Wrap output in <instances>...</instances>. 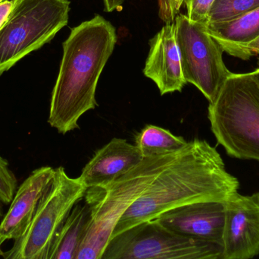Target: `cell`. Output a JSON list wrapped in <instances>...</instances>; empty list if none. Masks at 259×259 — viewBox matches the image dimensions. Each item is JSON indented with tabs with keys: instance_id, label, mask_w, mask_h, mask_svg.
I'll use <instances>...</instances> for the list:
<instances>
[{
	"instance_id": "obj_5",
	"label": "cell",
	"mask_w": 259,
	"mask_h": 259,
	"mask_svg": "<svg viewBox=\"0 0 259 259\" xmlns=\"http://www.w3.org/2000/svg\"><path fill=\"white\" fill-rule=\"evenodd\" d=\"M12 2L13 9L0 28V76L50 42L69 19V0Z\"/></svg>"
},
{
	"instance_id": "obj_13",
	"label": "cell",
	"mask_w": 259,
	"mask_h": 259,
	"mask_svg": "<svg viewBox=\"0 0 259 259\" xmlns=\"http://www.w3.org/2000/svg\"><path fill=\"white\" fill-rule=\"evenodd\" d=\"M143 158L136 144L114 138L96 152L78 178L88 190L104 188L140 164Z\"/></svg>"
},
{
	"instance_id": "obj_4",
	"label": "cell",
	"mask_w": 259,
	"mask_h": 259,
	"mask_svg": "<svg viewBox=\"0 0 259 259\" xmlns=\"http://www.w3.org/2000/svg\"><path fill=\"white\" fill-rule=\"evenodd\" d=\"M170 155L144 158L107 187L88 190L87 202L92 208L91 224L76 259L102 258L118 220L149 187Z\"/></svg>"
},
{
	"instance_id": "obj_10",
	"label": "cell",
	"mask_w": 259,
	"mask_h": 259,
	"mask_svg": "<svg viewBox=\"0 0 259 259\" xmlns=\"http://www.w3.org/2000/svg\"><path fill=\"white\" fill-rule=\"evenodd\" d=\"M156 220L184 237L222 245L224 202L207 201L187 204L162 213Z\"/></svg>"
},
{
	"instance_id": "obj_3",
	"label": "cell",
	"mask_w": 259,
	"mask_h": 259,
	"mask_svg": "<svg viewBox=\"0 0 259 259\" xmlns=\"http://www.w3.org/2000/svg\"><path fill=\"white\" fill-rule=\"evenodd\" d=\"M208 118L228 155L259 162V82L253 71L230 76L209 103Z\"/></svg>"
},
{
	"instance_id": "obj_9",
	"label": "cell",
	"mask_w": 259,
	"mask_h": 259,
	"mask_svg": "<svg viewBox=\"0 0 259 259\" xmlns=\"http://www.w3.org/2000/svg\"><path fill=\"white\" fill-rule=\"evenodd\" d=\"M225 204L221 259H251L259 255V192L238 193Z\"/></svg>"
},
{
	"instance_id": "obj_28",
	"label": "cell",
	"mask_w": 259,
	"mask_h": 259,
	"mask_svg": "<svg viewBox=\"0 0 259 259\" xmlns=\"http://www.w3.org/2000/svg\"><path fill=\"white\" fill-rule=\"evenodd\" d=\"M0 1H3V0H0Z\"/></svg>"
},
{
	"instance_id": "obj_25",
	"label": "cell",
	"mask_w": 259,
	"mask_h": 259,
	"mask_svg": "<svg viewBox=\"0 0 259 259\" xmlns=\"http://www.w3.org/2000/svg\"><path fill=\"white\" fill-rule=\"evenodd\" d=\"M254 75H255V78H256L257 80L259 82V68H257L255 71H253Z\"/></svg>"
},
{
	"instance_id": "obj_17",
	"label": "cell",
	"mask_w": 259,
	"mask_h": 259,
	"mask_svg": "<svg viewBox=\"0 0 259 259\" xmlns=\"http://www.w3.org/2000/svg\"><path fill=\"white\" fill-rule=\"evenodd\" d=\"M259 7V0H214L203 24L232 21Z\"/></svg>"
},
{
	"instance_id": "obj_26",
	"label": "cell",
	"mask_w": 259,
	"mask_h": 259,
	"mask_svg": "<svg viewBox=\"0 0 259 259\" xmlns=\"http://www.w3.org/2000/svg\"><path fill=\"white\" fill-rule=\"evenodd\" d=\"M3 240H2L1 237H0V256H1V257L3 254V251L2 250V249H1V246H2V245H3Z\"/></svg>"
},
{
	"instance_id": "obj_12",
	"label": "cell",
	"mask_w": 259,
	"mask_h": 259,
	"mask_svg": "<svg viewBox=\"0 0 259 259\" xmlns=\"http://www.w3.org/2000/svg\"><path fill=\"white\" fill-rule=\"evenodd\" d=\"M54 175L53 167H39L17 189L10 207L0 222V237L3 243L18 240L24 234Z\"/></svg>"
},
{
	"instance_id": "obj_16",
	"label": "cell",
	"mask_w": 259,
	"mask_h": 259,
	"mask_svg": "<svg viewBox=\"0 0 259 259\" xmlns=\"http://www.w3.org/2000/svg\"><path fill=\"white\" fill-rule=\"evenodd\" d=\"M136 146L143 158L162 156L175 153L187 145L188 141L176 136L167 129L147 125L136 137Z\"/></svg>"
},
{
	"instance_id": "obj_21",
	"label": "cell",
	"mask_w": 259,
	"mask_h": 259,
	"mask_svg": "<svg viewBox=\"0 0 259 259\" xmlns=\"http://www.w3.org/2000/svg\"><path fill=\"white\" fill-rule=\"evenodd\" d=\"M256 54H259V36L248 44L237 47L230 55L247 60L251 56Z\"/></svg>"
},
{
	"instance_id": "obj_11",
	"label": "cell",
	"mask_w": 259,
	"mask_h": 259,
	"mask_svg": "<svg viewBox=\"0 0 259 259\" xmlns=\"http://www.w3.org/2000/svg\"><path fill=\"white\" fill-rule=\"evenodd\" d=\"M143 74L155 82L161 95L181 92L187 84L175 22L167 23L149 41V52Z\"/></svg>"
},
{
	"instance_id": "obj_20",
	"label": "cell",
	"mask_w": 259,
	"mask_h": 259,
	"mask_svg": "<svg viewBox=\"0 0 259 259\" xmlns=\"http://www.w3.org/2000/svg\"><path fill=\"white\" fill-rule=\"evenodd\" d=\"M158 3L160 18L165 23L173 22L183 6L181 0H158Z\"/></svg>"
},
{
	"instance_id": "obj_24",
	"label": "cell",
	"mask_w": 259,
	"mask_h": 259,
	"mask_svg": "<svg viewBox=\"0 0 259 259\" xmlns=\"http://www.w3.org/2000/svg\"><path fill=\"white\" fill-rule=\"evenodd\" d=\"M4 210H3V203L0 201V220H2L4 216Z\"/></svg>"
},
{
	"instance_id": "obj_22",
	"label": "cell",
	"mask_w": 259,
	"mask_h": 259,
	"mask_svg": "<svg viewBox=\"0 0 259 259\" xmlns=\"http://www.w3.org/2000/svg\"><path fill=\"white\" fill-rule=\"evenodd\" d=\"M13 9L12 0L0 1V28L4 25Z\"/></svg>"
},
{
	"instance_id": "obj_23",
	"label": "cell",
	"mask_w": 259,
	"mask_h": 259,
	"mask_svg": "<svg viewBox=\"0 0 259 259\" xmlns=\"http://www.w3.org/2000/svg\"><path fill=\"white\" fill-rule=\"evenodd\" d=\"M104 3V10L107 12L113 11H121L123 8L124 0H103Z\"/></svg>"
},
{
	"instance_id": "obj_7",
	"label": "cell",
	"mask_w": 259,
	"mask_h": 259,
	"mask_svg": "<svg viewBox=\"0 0 259 259\" xmlns=\"http://www.w3.org/2000/svg\"><path fill=\"white\" fill-rule=\"evenodd\" d=\"M222 246L170 231L156 219L113 236L101 259H221Z\"/></svg>"
},
{
	"instance_id": "obj_18",
	"label": "cell",
	"mask_w": 259,
	"mask_h": 259,
	"mask_svg": "<svg viewBox=\"0 0 259 259\" xmlns=\"http://www.w3.org/2000/svg\"><path fill=\"white\" fill-rule=\"evenodd\" d=\"M18 189V180L9 168V163L0 156V201L10 205Z\"/></svg>"
},
{
	"instance_id": "obj_19",
	"label": "cell",
	"mask_w": 259,
	"mask_h": 259,
	"mask_svg": "<svg viewBox=\"0 0 259 259\" xmlns=\"http://www.w3.org/2000/svg\"><path fill=\"white\" fill-rule=\"evenodd\" d=\"M213 2L214 0H184L187 16L191 21L204 24Z\"/></svg>"
},
{
	"instance_id": "obj_14",
	"label": "cell",
	"mask_w": 259,
	"mask_h": 259,
	"mask_svg": "<svg viewBox=\"0 0 259 259\" xmlns=\"http://www.w3.org/2000/svg\"><path fill=\"white\" fill-rule=\"evenodd\" d=\"M74 205L58 231L48 259H76L89 228L92 208L89 202Z\"/></svg>"
},
{
	"instance_id": "obj_2",
	"label": "cell",
	"mask_w": 259,
	"mask_h": 259,
	"mask_svg": "<svg viewBox=\"0 0 259 259\" xmlns=\"http://www.w3.org/2000/svg\"><path fill=\"white\" fill-rule=\"evenodd\" d=\"M117 43L115 27L96 15L71 29L52 92L48 123L65 135L78 129L80 117L97 106L96 91Z\"/></svg>"
},
{
	"instance_id": "obj_27",
	"label": "cell",
	"mask_w": 259,
	"mask_h": 259,
	"mask_svg": "<svg viewBox=\"0 0 259 259\" xmlns=\"http://www.w3.org/2000/svg\"><path fill=\"white\" fill-rule=\"evenodd\" d=\"M181 3H182V5L184 4V0H181Z\"/></svg>"
},
{
	"instance_id": "obj_1",
	"label": "cell",
	"mask_w": 259,
	"mask_h": 259,
	"mask_svg": "<svg viewBox=\"0 0 259 259\" xmlns=\"http://www.w3.org/2000/svg\"><path fill=\"white\" fill-rule=\"evenodd\" d=\"M239 187L238 179L227 171L215 147L205 140L194 138L170 154L149 187L121 216L112 237L187 204L225 202L238 193Z\"/></svg>"
},
{
	"instance_id": "obj_8",
	"label": "cell",
	"mask_w": 259,
	"mask_h": 259,
	"mask_svg": "<svg viewBox=\"0 0 259 259\" xmlns=\"http://www.w3.org/2000/svg\"><path fill=\"white\" fill-rule=\"evenodd\" d=\"M174 22L184 79L211 103L232 74L224 62L223 49L203 24L187 15L178 14Z\"/></svg>"
},
{
	"instance_id": "obj_15",
	"label": "cell",
	"mask_w": 259,
	"mask_h": 259,
	"mask_svg": "<svg viewBox=\"0 0 259 259\" xmlns=\"http://www.w3.org/2000/svg\"><path fill=\"white\" fill-rule=\"evenodd\" d=\"M204 25L224 52L231 54L237 47L259 36V7L232 21Z\"/></svg>"
},
{
	"instance_id": "obj_6",
	"label": "cell",
	"mask_w": 259,
	"mask_h": 259,
	"mask_svg": "<svg viewBox=\"0 0 259 259\" xmlns=\"http://www.w3.org/2000/svg\"><path fill=\"white\" fill-rule=\"evenodd\" d=\"M88 189L79 178H71L64 167L55 169L53 181L44 193L24 234L12 249L3 252L6 259H48L55 237L76 204Z\"/></svg>"
}]
</instances>
